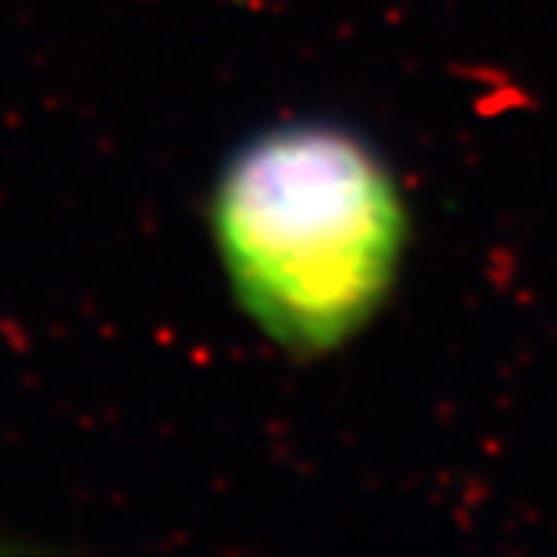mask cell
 I'll return each instance as SVG.
<instances>
[{
    "label": "cell",
    "mask_w": 557,
    "mask_h": 557,
    "mask_svg": "<svg viewBox=\"0 0 557 557\" xmlns=\"http://www.w3.org/2000/svg\"><path fill=\"white\" fill-rule=\"evenodd\" d=\"M228 286L278 349L326 356L360 336L400 278L410 215L383 154L336 122L238 145L212 188Z\"/></svg>",
    "instance_id": "obj_1"
}]
</instances>
